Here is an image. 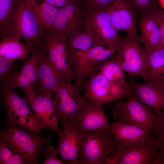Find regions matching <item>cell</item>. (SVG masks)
Listing matches in <instances>:
<instances>
[{
  "label": "cell",
  "instance_id": "cell-1",
  "mask_svg": "<svg viewBox=\"0 0 164 164\" xmlns=\"http://www.w3.org/2000/svg\"><path fill=\"white\" fill-rule=\"evenodd\" d=\"M1 101L6 111V126L17 125L33 133L40 135L43 129L26 101L14 90L5 85H1Z\"/></svg>",
  "mask_w": 164,
  "mask_h": 164
},
{
  "label": "cell",
  "instance_id": "cell-2",
  "mask_svg": "<svg viewBox=\"0 0 164 164\" xmlns=\"http://www.w3.org/2000/svg\"><path fill=\"white\" fill-rule=\"evenodd\" d=\"M17 125L6 126L0 133V138L11 145L24 159L25 164H37L38 158L51 138L33 133Z\"/></svg>",
  "mask_w": 164,
  "mask_h": 164
},
{
  "label": "cell",
  "instance_id": "cell-3",
  "mask_svg": "<svg viewBox=\"0 0 164 164\" xmlns=\"http://www.w3.org/2000/svg\"><path fill=\"white\" fill-rule=\"evenodd\" d=\"M159 148L155 135H151L143 142L117 143L114 149L107 158L105 164H151Z\"/></svg>",
  "mask_w": 164,
  "mask_h": 164
},
{
  "label": "cell",
  "instance_id": "cell-4",
  "mask_svg": "<svg viewBox=\"0 0 164 164\" xmlns=\"http://www.w3.org/2000/svg\"><path fill=\"white\" fill-rule=\"evenodd\" d=\"M46 34L26 5L25 0H20L16 14L5 38L22 39L32 53L36 46L42 45Z\"/></svg>",
  "mask_w": 164,
  "mask_h": 164
},
{
  "label": "cell",
  "instance_id": "cell-5",
  "mask_svg": "<svg viewBox=\"0 0 164 164\" xmlns=\"http://www.w3.org/2000/svg\"><path fill=\"white\" fill-rule=\"evenodd\" d=\"M117 144L111 128L87 132L81 146L78 159L81 164H105Z\"/></svg>",
  "mask_w": 164,
  "mask_h": 164
},
{
  "label": "cell",
  "instance_id": "cell-6",
  "mask_svg": "<svg viewBox=\"0 0 164 164\" xmlns=\"http://www.w3.org/2000/svg\"><path fill=\"white\" fill-rule=\"evenodd\" d=\"M119 49V46L99 45L85 51L73 52L74 83L82 87L85 80L99 73L100 63L115 54Z\"/></svg>",
  "mask_w": 164,
  "mask_h": 164
},
{
  "label": "cell",
  "instance_id": "cell-7",
  "mask_svg": "<svg viewBox=\"0 0 164 164\" xmlns=\"http://www.w3.org/2000/svg\"><path fill=\"white\" fill-rule=\"evenodd\" d=\"M86 6L84 31L91 36L98 45L119 46L121 38L106 9Z\"/></svg>",
  "mask_w": 164,
  "mask_h": 164
},
{
  "label": "cell",
  "instance_id": "cell-8",
  "mask_svg": "<svg viewBox=\"0 0 164 164\" xmlns=\"http://www.w3.org/2000/svg\"><path fill=\"white\" fill-rule=\"evenodd\" d=\"M83 87L85 98L102 106L130 95L129 85L125 87L114 83L99 73L85 80Z\"/></svg>",
  "mask_w": 164,
  "mask_h": 164
},
{
  "label": "cell",
  "instance_id": "cell-9",
  "mask_svg": "<svg viewBox=\"0 0 164 164\" xmlns=\"http://www.w3.org/2000/svg\"><path fill=\"white\" fill-rule=\"evenodd\" d=\"M86 5L74 0L59 9L53 27L47 34L66 38L84 31Z\"/></svg>",
  "mask_w": 164,
  "mask_h": 164
},
{
  "label": "cell",
  "instance_id": "cell-10",
  "mask_svg": "<svg viewBox=\"0 0 164 164\" xmlns=\"http://www.w3.org/2000/svg\"><path fill=\"white\" fill-rule=\"evenodd\" d=\"M46 51L43 45L36 46L32 56L23 64L20 71L14 70L5 84L22 90L25 93L24 98L26 101L36 95L38 65Z\"/></svg>",
  "mask_w": 164,
  "mask_h": 164
},
{
  "label": "cell",
  "instance_id": "cell-11",
  "mask_svg": "<svg viewBox=\"0 0 164 164\" xmlns=\"http://www.w3.org/2000/svg\"><path fill=\"white\" fill-rule=\"evenodd\" d=\"M125 101L116 102L112 111L116 121L130 123L143 127L152 133L154 112L152 110L130 95Z\"/></svg>",
  "mask_w": 164,
  "mask_h": 164
},
{
  "label": "cell",
  "instance_id": "cell-12",
  "mask_svg": "<svg viewBox=\"0 0 164 164\" xmlns=\"http://www.w3.org/2000/svg\"><path fill=\"white\" fill-rule=\"evenodd\" d=\"M140 44L138 40L127 35L121 38L119 50L114 54L129 77H144L147 55Z\"/></svg>",
  "mask_w": 164,
  "mask_h": 164
},
{
  "label": "cell",
  "instance_id": "cell-13",
  "mask_svg": "<svg viewBox=\"0 0 164 164\" xmlns=\"http://www.w3.org/2000/svg\"><path fill=\"white\" fill-rule=\"evenodd\" d=\"M81 88L75 83L67 82L54 93L53 100L60 113V121L77 120L86 100L81 94Z\"/></svg>",
  "mask_w": 164,
  "mask_h": 164
},
{
  "label": "cell",
  "instance_id": "cell-14",
  "mask_svg": "<svg viewBox=\"0 0 164 164\" xmlns=\"http://www.w3.org/2000/svg\"><path fill=\"white\" fill-rule=\"evenodd\" d=\"M60 122L63 129L58 135L59 141L56 149L58 153L63 160L70 164H79L80 151L87 132L80 128L77 120Z\"/></svg>",
  "mask_w": 164,
  "mask_h": 164
},
{
  "label": "cell",
  "instance_id": "cell-15",
  "mask_svg": "<svg viewBox=\"0 0 164 164\" xmlns=\"http://www.w3.org/2000/svg\"><path fill=\"white\" fill-rule=\"evenodd\" d=\"M43 128L50 129L58 135L59 111L53 98L52 93H40L27 101Z\"/></svg>",
  "mask_w": 164,
  "mask_h": 164
},
{
  "label": "cell",
  "instance_id": "cell-16",
  "mask_svg": "<svg viewBox=\"0 0 164 164\" xmlns=\"http://www.w3.org/2000/svg\"><path fill=\"white\" fill-rule=\"evenodd\" d=\"M127 82L130 96L149 107L154 112L164 110V82L139 84L130 77Z\"/></svg>",
  "mask_w": 164,
  "mask_h": 164
},
{
  "label": "cell",
  "instance_id": "cell-17",
  "mask_svg": "<svg viewBox=\"0 0 164 164\" xmlns=\"http://www.w3.org/2000/svg\"><path fill=\"white\" fill-rule=\"evenodd\" d=\"M105 9L109 14L113 25L118 31H124L127 35L139 41L136 28V12L126 0H117Z\"/></svg>",
  "mask_w": 164,
  "mask_h": 164
},
{
  "label": "cell",
  "instance_id": "cell-18",
  "mask_svg": "<svg viewBox=\"0 0 164 164\" xmlns=\"http://www.w3.org/2000/svg\"><path fill=\"white\" fill-rule=\"evenodd\" d=\"M68 82L50 60L46 51L41 57L37 69L36 91L40 93H55Z\"/></svg>",
  "mask_w": 164,
  "mask_h": 164
},
{
  "label": "cell",
  "instance_id": "cell-19",
  "mask_svg": "<svg viewBox=\"0 0 164 164\" xmlns=\"http://www.w3.org/2000/svg\"><path fill=\"white\" fill-rule=\"evenodd\" d=\"M77 120L80 128L86 132L95 130L111 129V125L102 106L86 98Z\"/></svg>",
  "mask_w": 164,
  "mask_h": 164
},
{
  "label": "cell",
  "instance_id": "cell-20",
  "mask_svg": "<svg viewBox=\"0 0 164 164\" xmlns=\"http://www.w3.org/2000/svg\"><path fill=\"white\" fill-rule=\"evenodd\" d=\"M111 131L117 143L143 142L151 135L146 129L129 123L115 121L111 125Z\"/></svg>",
  "mask_w": 164,
  "mask_h": 164
},
{
  "label": "cell",
  "instance_id": "cell-21",
  "mask_svg": "<svg viewBox=\"0 0 164 164\" xmlns=\"http://www.w3.org/2000/svg\"><path fill=\"white\" fill-rule=\"evenodd\" d=\"M144 82L156 84L164 82V48L157 47L147 50Z\"/></svg>",
  "mask_w": 164,
  "mask_h": 164
},
{
  "label": "cell",
  "instance_id": "cell-22",
  "mask_svg": "<svg viewBox=\"0 0 164 164\" xmlns=\"http://www.w3.org/2000/svg\"><path fill=\"white\" fill-rule=\"evenodd\" d=\"M39 26L48 34L51 29L59 9L41 0H25Z\"/></svg>",
  "mask_w": 164,
  "mask_h": 164
},
{
  "label": "cell",
  "instance_id": "cell-23",
  "mask_svg": "<svg viewBox=\"0 0 164 164\" xmlns=\"http://www.w3.org/2000/svg\"><path fill=\"white\" fill-rule=\"evenodd\" d=\"M138 27L140 31L139 41L146 50L159 46L161 41L159 25L150 13L141 15Z\"/></svg>",
  "mask_w": 164,
  "mask_h": 164
},
{
  "label": "cell",
  "instance_id": "cell-24",
  "mask_svg": "<svg viewBox=\"0 0 164 164\" xmlns=\"http://www.w3.org/2000/svg\"><path fill=\"white\" fill-rule=\"evenodd\" d=\"M58 37V55L55 65L68 83L73 80L74 71L73 63L74 54L70 49L66 38Z\"/></svg>",
  "mask_w": 164,
  "mask_h": 164
},
{
  "label": "cell",
  "instance_id": "cell-25",
  "mask_svg": "<svg viewBox=\"0 0 164 164\" xmlns=\"http://www.w3.org/2000/svg\"><path fill=\"white\" fill-rule=\"evenodd\" d=\"M99 73L114 83L125 87L128 85L121 65L114 54L100 63Z\"/></svg>",
  "mask_w": 164,
  "mask_h": 164
},
{
  "label": "cell",
  "instance_id": "cell-26",
  "mask_svg": "<svg viewBox=\"0 0 164 164\" xmlns=\"http://www.w3.org/2000/svg\"><path fill=\"white\" fill-rule=\"evenodd\" d=\"M30 49L26 44L19 40L4 38L0 43V56L9 60H25Z\"/></svg>",
  "mask_w": 164,
  "mask_h": 164
},
{
  "label": "cell",
  "instance_id": "cell-27",
  "mask_svg": "<svg viewBox=\"0 0 164 164\" xmlns=\"http://www.w3.org/2000/svg\"><path fill=\"white\" fill-rule=\"evenodd\" d=\"M19 1L0 0V36L1 39L7 35L16 14Z\"/></svg>",
  "mask_w": 164,
  "mask_h": 164
},
{
  "label": "cell",
  "instance_id": "cell-28",
  "mask_svg": "<svg viewBox=\"0 0 164 164\" xmlns=\"http://www.w3.org/2000/svg\"><path fill=\"white\" fill-rule=\"evenodd\" d=\"M66 38L70 48L74 52L85 51L99 45L91 36L85 31Z\"/></svg>",
  "mask_w": 164,
  "mask_h": 164
},
{
  "label": "cell",
  "instance_id": "cell-29",
  "mask_svg": "<svg viewBox=\"0 0 164 164\" xmlns=\"http://www.w3.org/2000/svg\"><path fill=\"white\" fill-rule=\"evenodd\" d=\"M0 163L23 164L25 163L21 156L11 145L0 138Z\"/></svg>",
  "mask_w": 164,
  "mask_h": 164
},
{
  "label": "cell",
  "instance_id": "cell-30",
  "mask_svg": "<svg viewBox=\"0 0 164 164\" xmlns=\"http://www.w3.org/2000/svg\"><path fill=\"white\" fill-rule=\"evenodd\" d=\"M153 131L156 133L159 149L164 153V110L154 112Z\"/></svg>",
  "mask_w": 164,
  "mask_h": 164
},
{
  "label": "cell",
  "instance_id": "cell-31",
  "mask_svg": "<svg viewBox=\"0 0 164 164\" xmlns=\"http://www.w3.org/2000/svg\"><path fill=\"white\" fill-rule=\"evenodd\" d=\"M133 8L136 13L140 15L149 13L159 6L157 0H126Z\"/></svg>",
  "mask_w": 164,
  "mask_h": 164
},
{
  "label": "cell",
  "instance_id": "cell-32",
  "mask_svg": "<svg viewBox=\"0 0 164 164\" xmlns=\"http://www.w3.org/2000/svg\"><path fill=\"white\" fill-rule=\"evenodd\" d=\"M57 36L46 34L43 38L42 44L48 53L50 60L54 65L57 57Z\"/></svg>",
  "mask_w": 164,
  "mask_h": 164
},
{
  "label": "cell",
  "instance_id": "cell-33",
  "mask_svg": "<svg viewBox=\"0 0 164 164\" xmlns=\"http://www.w3.org/2000/svg\"><path fill=\"white\" fill-rule=\"evenodd\" d=\"M14 61L0 56V83L5 85L12 72L16 67Z\"/></svg>",
  "mask_w": 164,
  "mask_h": 164
},
{
  "label": "cell",
  "instance_id": "cell-34",
  "mask_svg": "<svg viewBox=\"0 0 164 164\" xmlns=\"http://www.w3.org/2000/svg\"><path fill=\"white\" fill-rule=\"evenodd\" d=\"M158 23L160 32L161 41L158 47L164 48V10L159 6L156 7L149 13Z\"/></svg>",
  "mask_w": 164,
  "mask_h": 164
},
{
  "label": "cell",
  "instance_id": "cell-35",
  "mask_svg": "<svg viewBox=\"0 0 164 164\" xmlns=\"http://www.w3.org/2000/svg\"><path fill=\"white\" fill-rule=\"evenodd\" d=\"M58 152L51 145L49 146L44 151L43 155L45 156V159L41 163L42 164H64L65 162L58 159L57 157Z\"/></svg>",
  "mask_w": 164,
  "mask_h": 164
},
{
  "label": "cell",
  "instance_id": "cell-36",
  "mask_svg": "<svg viewBox=\"0 0 164 164\" xmlns=\"http://www.w3.org/2000/svg\"><path fill=\"white\" fill-rule=\"evenodd\" d=\"M117 0H87L86 4L91 7L105 9Z\"/></svg>",
  "mask_w": 164,
  "mask_h": 164
},
{
  "label": "cell",
  "instance_id": "cell-37",
  "mask_svg": "<svg viewBox=\"0 0 164 164\" xmlns=\"http://www.w3.org/2000/svg\"><path fill=\"white\" fill-rule=\"evenodd\" d=\"M56 8L64 6L74 0H41Z\"/></svg>",
  "mask_w": 164,
  "mask_h": 164
},
{
  "label": "cell",
  "instance_id": "cell-38",
  "mask_svg": "<svg viewBox=\"0 0 164 164\" xmlns=\"http://www.w3.org/2000/svg\"><path fill=\"white\" fill-rule=\"evenodd\" d=\"M151 164H164V153L159 149Z\"/></svg>",
  "mask_w": 164,
  "mask_h": 164
},
{
  "label": "cell",
  "instance_id": "cell-39",
  "mask_svg": "<svg viewBox=\"0 0 164 164\" xmlns=\"http://www.w3.org/2000/svg\"><path fill=\"white\" fill-rule=\"evenodd\" d=\"M157 0L160 7L164 10V0Z\"/></svg>",
  "mask_w": 164,
  "mask_h": 164
}]
</instances>
